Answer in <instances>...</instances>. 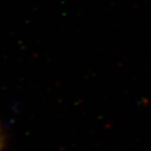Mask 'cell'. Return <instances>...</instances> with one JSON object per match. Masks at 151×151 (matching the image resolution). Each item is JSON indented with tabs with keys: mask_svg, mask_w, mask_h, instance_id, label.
Listing matches in <instances>:
<instances>
[{
	"mask_svg": "<svg viewBox=\"0 0 151 151\" xmlns=\"http://www.w3.org/2000/svg\"><path fill=\"white\" fill-rule=\"evenodd\" d=\"M0 147H1V140H0Z\"/></svg>",
	"mask_w": 151,
	"mask_h": 151,
	"instance_id": "1",
	"label": "cell"
}]
</instances>
